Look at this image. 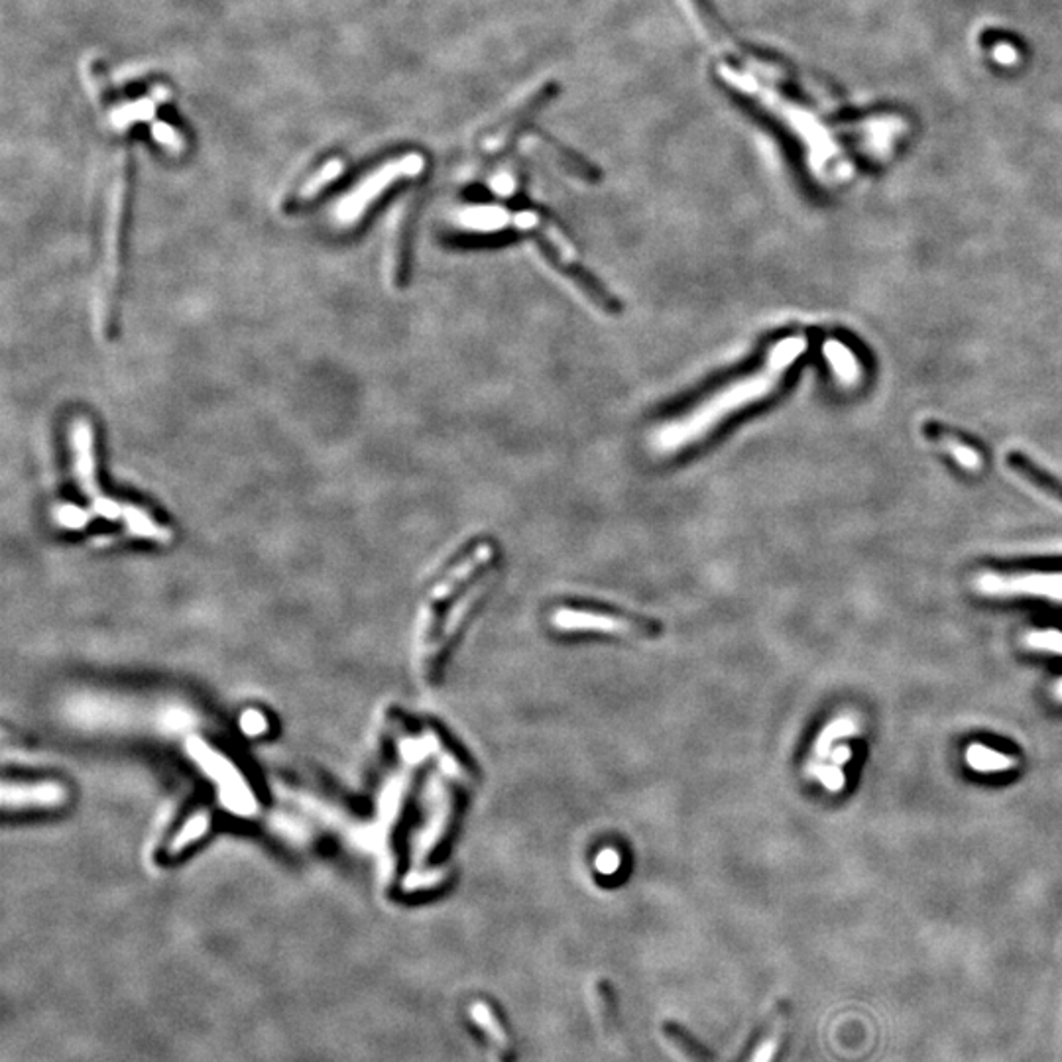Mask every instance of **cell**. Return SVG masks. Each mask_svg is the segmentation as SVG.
<instances>
[{
    "label": "cell",
    "instance_id": "cell-1",
    "mask_svg": "<svg viewBox=\"0 0 1062 1062\" xmlns=\"http://www.w3.org/2000/svg\"><path fill=\"white\" fill-rule=\"evenodd\" d=\"M807 336H783L770 349L764 364L757 370L724 384L693 410L657 429L652 438L653 451L663 457H672L699 445L703 439L710 438L717 429L722 428V423L732 420L740 411L770 398L797 361L807 353Z\"/></svg>",
    "mask_w": 1062,
    "mask_h": 1062
},
{
    "label": "cell",
    "instance_id": "cell-2",
    "mask_svg": "<svg viewBox=\"0 0 1062 1062\" xmlns=\"http://www.w3.org/2000/svg\"><path fill=\"white\" fill-rule=\"evenodd\" d=\"M132 158L129 144H122L114 159L111 186L107 196L103 226V258L95 298V321L101 335L112 336L119 308L121 289L122 236L126 229L129 199H131Z\"/></svg>",
    "mask_w": 1062,
    "mask_h": 1062
},
{
    "label": "cell",
    "instance_id": "cell-3",
    "mask_svg": "<svg viewBox=\"0 0 1062 1062\" xmlns=\"http://www.w3.org/2000/svg\"><path fill=\"white\" fill-rule=\"evenodd\" d=\"M69 447L74 461V475L81 495L93 506L95 513L107 520H119L139 538L154 541H168L172 531L136 504L122 502L104 496L99 483V458H97V433L93 421L87 416H75L69 428Z\"/></svg>",
    "mask_w": 1062,
    "mask_h": 1062
},
{
    "label": "cell",
    "instance_id": "cell-4",
    "mask_svg": "<svg viewBox=\"0 0 1062 1062\" xmlns=\"http://www.w3.org/2000/svg\"><path fill=\"white\" fill-rule=\"evenodd\" d=\"M423 168H425V159L418 152L386 159L380 166H376L366 176L361 177L351 187V191L336 201L331 214L333 224L339 231H351L363 221L366 213L370 211V207L384 197L394 184L408 177L420 176Z\"/></svg>",
    "mask_w": 1062,
    "mask_h": 1062
},
{
    "label": "cell",
    "instance_id": "cell-5",
    "mask_svg": "<svg viewBox=\"0 0 1062 1062\" xmlns=\"http://www.w3.org/2000/svg\"><path fill=\"white\" fill-rule=\"evenodd\" d=\"M974 588L984 597L1047 598L1062 602V573H982Z\"/></svg>",
    "mask_w": 1062,
    "mask_h": 1062
},
{
    "label": "cell",
    "instance_id": "cell-6",
    "mask_svg": "<svg viewBox=\"0 0 1062 1062\" xmlns=\"http://www.w3.org/2000/svg\"><path fill=\"white\" fill-rule=\"evenodd\" d=\"M553 622L565 630H602L626 635H657L660 626L642 618L608 615V612H593V610H573L561 608L553 616Z\"/></svg>",
    "mask_w": 1062,
    "mask_h": 1062
},
{
    "label": "cell",
    "instance_id": "cell-7",
    "mask_svg": "<svg viewBox=\"0 0 1062 1062\" xmlns=\"http://www.w3.org/2000/svg\"><path fill=\"white\" fill-rule=\"evenodd\" d=\"M512 211L500 206H473L455 214V226L466 233L495 234L510 229Z\"/></svg>",
    "mask_w": 1062,
    "mask_h": 1062
},
{
    "label": "cell",
    "instance_id": "cell-8",
    "mask_svg": "<svg viewBox=\"0 0 1062 1062\" xmlns=\"http://www.w3.org/2000/svg\"><path fill=\"white\" fill-rule=\"evenodd\" d=\"M410 201H403L398 207L388 231L386 274L394 284L400 281L401 270H403V248H406V234H408V221H410Z\"/></svg>",
    "mask_w": 1062,
    "mask_h": 1062
},
{
    "label": "cell",
    "instance_id": "cell-9",
    "mask_svg": "<svg viewBox=\"0 0 1062 1062\" xmlns=\"http://www.w3.org/2000/svg\"><path fill=\"white\" fill-rule=\"evenodd\" d=\"M822 354L829 361L832 373L837 374L844 386H856L862 380V364L858 361L852 349L840 343L837 339H829L822 345Z\"/></svg>",
    "mask_w": 1062,
    "mask_h": 1062
},
{
    "label": "cell",
    "instance_id": "cell-10",
    "mask_svg": "<svg viewBox=\"0 0 1062 1062\" xmlns=\"http://www.w3.org/2000/svg\"><path fill=\"white\" fill-rule=\"evenodd\" d=\"M966 764L980 774H996L1016 767L1017 762L1011 755L1002 754L986 745L972 744L966 750Z\"/></svg>",
    "mask_w": 1062,
    "mask_h": 1062
},
{
    "label": "cell",
    "instance_id": "cell-11",
    "mask_svg": "<svg viewBox=\"0 0 1062 1062\" xmlns=\"http://www.w3.org/2000/svg\"><path fill=\"white\" fill-rule=\"evenodd\" d=\"M343 169H345V164H343L341 159H331V162H327L325 166L319 169L316 176L309 177L308 181H306V186L299 189V203H309V201L318 199V197L325 191V187L333 186V184H335L336 179H339L341 174H343Z\"/></svg>",
    "mask_w": 1062,
    "mask_h": 1062
},
{
    "label": "cell",
    "instance_id": "cell-12",
    "mask_svg": "<svg viewBox=\"0 0 1062 1062\" xmlns=\"http://www.w3.org/2000/svg\"><path fill=\"white\" fill-rule=\"evenodd\" d=\"M468 1014L475 1019L476 1026L480 1027L495 1043L500 1044V1047H508V1035L500 1026V1021L496 1019L490 1006H486L485 1002H476L468 1009Z\"/></svg>",
    "mask_w": 1062,
    "mask_h": 1062
},
{
    "label": "cell",
    "instance_id": "cell-13",
    "mask_svg": "<svg viewBox=\"0 0 1062 1062\" xmlns=\"http://www.w3.org/2000/svg\"><path fill=\"white\" fill-rule=\"evenodd\" d=\"M1024 643H1026L1029 650H1035V652H1049L1062 655V632H1059V630H1033V632H1027L1026 638H1024Z\"/></svg>",
    "mask_w": 1062,
    "mask_h": 1062
},
{
    "label": "cell",
    "instance_id": "cell-14",
    "mask_svg": "<svg viewBox=\"0 0 1062 1062\" xmlns=\"http://www.w3.org/2000/svg\"><path fill=\"white\" fill-rule=\"evenodd\" d=\"M856 732L858 722L854 720V718H839V720H834V722H832V724H830V727L822 732L819 744H817V752H820V757H822V755L827 754L829 745L832 744L834 740H839V738L842 737H852V734H856Z\"/></svg>",
    "mask_w": 1062,
    "mask_h": 1062
},
{
    "label": "cell",
    "instance_id": "cell-15",
    "mask_svg": "<svg viewBox=\"0 0 1062 1062\" xmlns=\"http://www.w3.org/2000/svg\"><path fill=\"white\" fill-rule=\"evenodd\" d=\"M944 447L949 451L956 463H959L962 468L966 471H980L982 468V457H980L978 451L976 449L970 447L966 443L962 441H956V439H944Z\"/></svg>",
    "mask_w": 1062,
    "mask_h": 1062
},
{
    "label": "cell",
    "instance_id": "cell-16",
    "mask_svg": "<svg viewBox=\"0 0 1062 1062\" xmlns=\"http://www.w3.org/2000/svg\"><path fill=\"white\" fill-rule=\"evenodd\" d=\"M154 136L156 141L166 146L169 152H181L184 150V139L177 134L176 129H172L168 124H156L154 129Z\"/></svg>",
    "mask_w": 1062,
    "mask_h": 1062
},
{
    "label": "cell",
    "instance_id": "cell-17",
    "mask_svg": "<svg viewBox=\"0 0 1062 1062\" xmlns=\"http://www.w3.org/2000/svg\"><path fill=\"white\" fill-rule=\"evenodd\" d=\"M777 1049H779V1035L772 1033L765 1039L764 1043L757 1047V1051H755L750 1062H772L774 1061L775 1053H777Z\"/></svg>",
    "mask_w": 1062,
    "mask_h": 1062
},
{
    "label": "cell",
    "instance_id": "cell-18",
    "mask_svg": "<svg viewBox=\"0 0 1062 1062\" xmlns=\"http://www.w3.org/2000/svg\"><path fill=\"white\" fill-rule=\"evenodd\" d=\"M820 779H822V783L829 787L830 792H840V789H842V785H844V775H842V772H840L839 765H837V767H827V770H822Z\"/></svg>",
    "mask_w": 1062,
    "mask_h": 1062
},
{
    "label": "cell",
    "instance_id": "cell-19",
    "mask_svg": "<svg viewBox=\"0 0 1062 1062\" xmlns=\"http://www.w3.org/2000/svg\"><path fill=\"white\" fill-rule=\"evenodd\" d=\"M850 757H852V750H850L849 745H840V748L834 750V754H832V764L844 765L849 762Z\"/></svg>",
    "mask_w": 1062,
    "mask_h": 1062
},
{
    "label": "cell",
    "instance_id": "cell-20",
    "mask_svg": "<svg viewBox=\"0 0 1062 1062\" xmlns=\"http://www.w3.org/2000/svg\"><path fill=\"white\" fill-rule=\"evenodd\" d=\"M1053 697H1054V700H1059V703H1062V679H1059L1057 681V683H1054Z\"/></svg>",
    "mask_w": 1062,
    "mask_h": 1062
}]
</instances>
